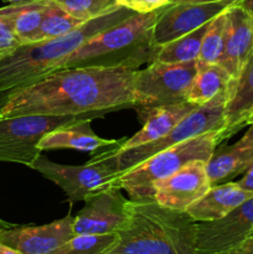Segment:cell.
I'll return each instance as SVG.
<instances>
[{"label": "cell", "instance_id": "obj_1", "mask_svg": "<svg viewBox=\"0 0 253 254\" xmlns=\"http://www.w3.org/2000/svg\"><path fill=\"white\" fill-rule=\"evenodd\" d=\"M135 72L126 67L60 68L12 94L0 108V118L88 114L102 118L134 108Z\"/></svg>", "mask_w": 253, "mask_h": 254}, {"label": "cell", "instance_id": "obj_2", "mask_svg": "<svg viewBox=\"0 0 253 254\" xmlns=\"http://www.w3.org/2000/svg\"><path fill=\"white\" fill-rule=\"evenodd\" d=\"M133 14L135 11L118 5L111 11L86 21L71 34L20 45L0 62V108L14 93L61 68L62 62L89 37Z\"/></svg>", "mask_w": 253, "mask_h": 254}, {"label": "cell", "instance_id": "obj_3", "mask_svg": "<svg viewBox=\"0 0 253 254\" xmlns=\"http://www.w3.org/2000/svg\"><path fill=\"white\" fill-rule=\"evenodd\" d=\"M196 223L186 211L130 200L128 223L106 254H200Z\"/></svg>", "mask_w": 253, "mask_h": 254}, {"label": "cell", "instance_id": "obj_4", "mask_svg": "<svg viewBox=\"0 0 253 254\" xmlns=\"http://www.w3.org/2000/svg\"><path fill=\"white\" fill-rule=\"evenodd\" d=\"M163 7L146 14L135 12L97 32L62 62L61 68L126 67L138 69L143 64H151L160 49L154 42L153 30Z\"/></svg>", "mask_w": 253, "mask_h": 254}, {"label": "cell", "instance_id": "obj_5", "mask_svg": "<svg viewBox=\"0 0 253 254\" xmlns=\"http://www.w3.org/2000/svg\"><path fill=\"white\" fill-rule=\"evenodd\" d=\"M221 143L220 130L208 131L170 146L128 171L119 179V186L133 201H154L155 185L193 160L207 163Z\"/></svg>", "mask_w": 253, "mask_h": 254}, {"label": "cell", "instance_id": "obj_6", "mask_svg": "<svg viewBox=\"0 0 253 254\" xmlns=\"http://www.w3.org/2000/svg\"><path fill=\"white\" fill-rule=\"evenodd\" d=\"M31 169L60 186L71 205L79 201L84 202L91 196L108 189H121L122 171L111 149L93 154L91 160L83 165H62L40 155Z\"/></svg>", "mask_w": 253, "mask_h": 254}, {"label": "cell", "instance_id": "obj_7", "mask_svg": "<svg viewBox=\"0 0 253 254\" xmlns=\"http://www.w3.org/2000/svg\"><path fill=\"white\" fill-rule=\"evenodd\" d=\"M198 71L197 61L164 64L153 61L136 69L134 77V108L139 118L154 109L188 101L191 83Z\"/></svg>", "mask_w": 253, "mask_h": 254}, {"label": "cell", "instance_id": "obj_8", "mask_svg": "<svg viewBox=\"0 0 253 254\" xmlns=\"http://www.w3.org/2000/svg\"><path fill=\"white\" fill-rule=\"evenodd\" d=\"M233 84V83H232ZM231 88L221 92L212 101L197 107L195 111L181 119L166 135L151 143L136 146L124 151H116V148L111 149L112 155L116 159L117 166L122 174L151 158L155 154L178 145L188 139L198 136L201 134L213 130H221L225 126V107L231 94ZM119 148V146H118Z\"/></svg>", "mask_w": 253, "mask_h": 254}, {"label": "cell", "instance_id": "obj_9", "mask_svg": "<svg viewBox=\"0 0 253 254\" xmlns=\"http://www.w3.org/2000/svg\"><path fill=\"white\" fill-rule=\"evenodd\" d=\"M96 116H19L0 118V163L21 164L31 169L41 155L39 144L50 131Z\"/></svg>", "mask_w": 253, "mask_h": 254}, {"label": "cell", "instance_id": "obj_10", "mask_svg": "<svg viewBox=\"0 0 253 254\" xmlns=\"http://www.w3.org/2000/svg\"><path fill=\"white\" fill-rule=\"evenodd\" d=\"M241 0H221L211 2H180L163 7L153 30L156 46L161 47L173 40L200 29L212 21Z\"/></svg>", "mask_w": 253, "mask_h": 254}, {"label": "cell", "instance_id": "obj_11", "mask_svg": "<svg viewBox=\"0 0 253 254\" xmlns=\"http://www.w3.org/2000/svg\"><path fill=\"white\" fill-rule=\"evenodd\" d=\"M130 200L122 195V189L101 191L84 201L73 220L76 235H109L123 230L129 221Z\"/></svg>", "mask_w": 253, "mask_h": 254}, {"label": "cell", "instance_id": "obj_12", "mask_svg": "<svg viewBox=\"0 0 253 254\" xmlns=\"http://www.w3.org/2000/svg\"><path fill=\"white\" fill-rule=\"evenodd\" d=\"M253 231V196L216 221L196 223V247L200 254H220L250 238Z\"/></svg>", "mask_w": 253, "mask_h": 254}, {"label": "cell", "instance_id": "obj_13", "mask_svg": "<svg viewBox=\"0 0 253 254\" xmlns=\"http://www.w3.org/2000/svg\"><path fill=\"white\" fill-rule=\"evenodd\" d=\"M73 220L67 215L42 226L11 225L0 232V242L21 254H51L74 236Z\"/></svg>", "mask_w": 253, "mask_h": 254}, {"label": "cell", "instance_id": "obj_14", "mask_svg": "<svg viewBox=\"0 0 253 254\" xmlns=\"http://www.w3.org/2000/svg\"><path fill=\"white\" fill-rule=\"evenodd\" d=\"M211 188L206 161L193 160L155 185L154 200L160 206L186 211Z\"/></svg>", "mask_w": 253, "mask_h": 254}, {"label": "cell", "instance_id": "obj_15", "mask_svg": "<svg viewBox=\"0 0 253 254\" xmlns=\"http://www.w3.org/2000/svg\"><path fill=\"white\" fill-rule=\"evenodd\" d=\"M226 15L225 47L220 64L233 79H237L253 54V17L241 2L228 7Z\"/></svg>", "mask_w": 253, "mask_h": 254}, {"label": "cell", "instance_id": "obj_16", "mask_svg": "<svg viewBox=\"0 0 253 254\" xmlns=\"http://www.w3.org/2000/svg\"><path fill=\"white\" fill-rule=\"evenodd\" d=\"M253 163V124L245 135L230 146H216L206 163L211 186L227 183L235 176L245 174Z\"/></svg>", "mask_w": 253, "mask_h": 254}, {"label": "cell", "instance_id": "obj_17", "mask_svg": "<svg viewBox=\"0 0 253 254\" xmlns=\"http://www.w3.org/2000/svg\"><path fill=\"white\" fill-rule=\"evenodd\" d=\"M92 119H84L71 126L62 127L50 131L41 139L39 148L45 150H60V149H74V150L101 153L107 149L121 146L126 139L109 140L97 135L91 128Z\"/></svg>", "mask_w": 253, "mask_h": 254}, {"label": "cell", "instance_id": "obj_18", "mask_svg": "<svg viewBox=\"0 0 253 254\" xmlns=\"http://www.w3.org/2000/svg\"><path fill=\"white\" fill-rule=\"evenodd\" d=\"M253 116V54L235 79L231 94L225 107V126L220 133V140L231 138L245 126H248Z\"/></svg>", "mask_w": 253, "mask_h": 254}, {"label": "cell", "instance_id": "obj_19", "mask_svg": "<svg viewBox=\"0 0 253 254\" xmlns=\"http://www.w3.org/2000/svg\"><path fill=\"white\" fill-rule=\"evenodd\" d=\"M252 196L253 192L243 190L236 183L218 184L211 186L202 197L189 206L186 212L196 222L216 221L225 217Z\"/></svg>", "mask_w": 253, "mask_h": 254}, {"label": "cell", "instance_id": "obj_20", "mask_svg": "<svg viewBox=\"0 0 253 254\" xmlns=\"http://www.w3.org/2000/svg\"><path fill=\"white\" fill-rule=\"evenodd\" d=\"M197 107L200 106H196V104L186 101L183 103L161 107V108L149 112L145 116L139 118L144 123L143 128L133 136L126 139L119 148H116V151L129 150V149L136 148V146L144 145V144L163 138L181 119L195 111Z\"/></svg>", "mask_w": 253, "mask_h": 254}, {"label": "cell", "instance_id": "obj_21", "mask_svg": "<svg viewBox=\"0 0 253 254\" xmlns=\"http://www.w3.org/2000/svg\"><path fill=\"white\" fill-rule=\"evenodd\" d=\"M50 0H31L0 7V17L9 25L21 45L31 44L41 25L44 11Z\"/></svg>", "mask_w": 253, "mask_h": 254}, {"label": "cell", "instance_id": "obj_22", "mask_svg": "<svg viewBox=\"0 0 253 254\" xmlns=\"http://www.w3.org/2000/svg\"><path fill=\"white\" fill-rule=\"evenodd\" d=\"M235 79L221 64H208L198 67V71L191 83L188 102L202 106L212 101L221 92L232 86Z\"/></svg>", "mask_w": 253, "mask_h": 254}, {"label": "cell", "instance_id": "obj_23", "mask_svg": "<svg viewBox=\"0 0 253 254\" xmlns=\"http://www.w3.org/2000/svg\"><path fill=\"white\" fill-rule=\"evenodd\" d=\"M211 21L203 25L200 29L186 34L179 39L173 40L159 49L154 61L164 62V64H181V62L197 61L200 55L201 45L203 36L208 30Z\"/></svg>", "mask_w": 253, "mask_h": 254}, {"label": "cell", "instance_id": "obj_24", "mask_svg": "<svg viewBox=\"0 0 253 254\" xmlns=\"http://www.w3.org/2000/svg\"><path fill=\"white\" fill-rule=\"evenodd\" d=\"M84 22L86 21L73 17L68 12L64 11L54 0H50L49 5L44 11L41 25H40L32 42L57 39V37L68 35L74 30L79 29Z\"/></svg>", "mask_w": 253, "mask_h": 254}, {"label": "cell", "instance_id": "obj_25", "mask_svg": "<svg viewBox=\"0 0 253 254\" xmlns=\"http://www.w3.org/2000/svg\"><path fill=\"white\" fill-rule=\"evenodd\" d=\"M226 25H227V15H226L225 10L222 14L216 16L211 21L208 30L203 36L200 55L197 57L198 67L208 66V64H220L223 47H225Z\"/></svg>", "mask_w": 253, "mask_h": 254}, {"label": "cell", "instance_id": "obj_26", "mask_svg": "<svg viewBox=\"0 0 253 254\" xmlns=\"http://www.w3.org/2000/svg\"><path fill=\"white\" fill-rule=\"evenodd\" d=\"M118 241V233L76 235L51 254H106Z\"/></svg>", "mask_w": 253, "mask_h": 254}, {"label": "cell", "instance_id": "obj_27", "mask_svg": "<svg viewBox=\"0 0 253 254\" xmlns=\"http://www.w3.org/2000/svg\"><path fill=\"white\" fill-rule=\"evenodd\" d=\"M54 1L69 15L83 21L101 16L119 5L117 0H54Z\"/></svg>", "mask_w": 253, "mask_h": 254}, {"label": "cell", "instance_id": "obj_28", "mask_svg": "<svg viewBox=\"0 0 253 254\" xmlns=\"http://www.w3.org/2000/svg\"><path fill=\"white\" fill-rule=\"evenodd\" d=\"M21 45L11 27L0 17V62Z\"/></svg>", "mask_w": 253, "mask_h": 254}, {"label": "cell", "instance_id": "obj_29", "mask_svg": "<svg viewBox=\"0 0 253 254\" xmlns=\"http://www.w3.org/2000/svg\"><path fill=\"white\" fill-rule=\"evenodd\" d=\"M169 2L170 0H126L123 5L139 14H146L165 6Z\"/></svg>", "mask_w": 253, "mask_h": 254}, {"label": "cell", "instance_id": "obj_30", "mask_svg": "<svg viewBox=\"0 0 253 254\" xmlns=\"http://www.w3.org/2000/svg\"><path fill=\"white\" fill-rule=\"evenodd\" d=\"M240 188H242L243 190L248 191V192H253V163L251 164L250 168L245 171L243 174V178L241 180L236 181Z\"/></svg>", "mask_w": 253, "mask_h": 254}, {"label": "cell", "instance_id": "obj_31", "mask_svg": "<svg viewBox=\"0 0 253 254\" xmlns=\"http://www.w3.org/2000/svg\"><path fill=\"white\" fill-rule=\"evenodd\" d=\"M220 254H253V238H248L232 250H228Z\"/></svg>", "mask_w": 253, "mask_h": 254}, {"label": "cell", "instance_id": "obj_32", "mask_svg": "<svg viewBox=\"0 0 253 254\" xmlns=\"http://www.w3.org/2000/svg\"><path fill=\"white\" fill-rule=\"evenodd\" d=\"M241 5L253 17V0H241Z\"/></svg>", "mask_w": 253, "mask_h": 254}, {"label": "cell", "instance_id": "obj_33", "mask_svg": "<svg viewBox=\"0 0 253 254\" xmlns=\"http://www.w3.org/2000/svg\"><path fill=\"white\" fill-rule=\"evenodd\" d=\"M0 254H21V253L17 252L16 250H14V248L9 247V246L0 242Z\"/></svg>", "mask_w": 253, "mask_h": 254}, {"label": "cell", "instance_id": "obj_34", "mask_svg": "<svg viewBox=\"0 0 253 254\" xmlns=\"http://www.w3.org/2000/svg\"><path fill=\"white\" fill-rule=\"evenodd\" d=\"M221 1V0H170L169 4H180V2H211Z\"/></svg>", "mask_w": 253, "mask_h": 254}, {"label": "cell", "instance_id": "obj_35", "mask_svg": "<svg viewBox=\"0 0 253 254\" xmlns=\"http://www.w3.org/2000/svg\"><path fill=\"white\" fill-rule=\"evenodd\" d=\"M5 2H9L10 4H21V2H27V1H31V0H2Z\"/></svg>", "mask_w": 253, "mask_h": 254}, {"label": "cell", "instance_id": "obj_36", "mask_svg": "<svg viewBox=\"0 0 253 254\" xmlns=\"http://www.w3.org/2000/svg\"><path fill=\"white\" fill-rule=\"evenodd\" d=\"M9 226H11V223L6 222V221H4V220H1V218H0V232H1L4 228L9 227Z\"/></svg>", "mask_w": 253, "mask_h": 254}, {"label": "cell", "instance_id": "obj_37", "mask_svg": "<svg viewBox=\"0 0 253 254\" xmlns=\"http://www.w3.org/2000/svg\"><path fill=\"white\" fill-rule=\"evenodd\" d=\"M124 1H126V0H117V2H118L119 5H123Z\"/></svg>", "mask_w": 253, "mask_h": 254}, {"label": "cell", "instance_id": "obj_38", "mask_svg": "<svg viewBox=\"0 0 253 254\" xmlns=\"http://www.w3.org/2000/svg\"><path fill=\"white\" fill-rule=\"evenodd\" d=\"M250 124H253V116L251 117V119H250V123H248V126H250Z\"/></svg>", "mask_w": 253, "mask_h": 254}, {"label": "cell", "instance_id": "obj_39", "mask_svg": "<svg viewBox=\"0 0 253 254\" xmlns=\"http://www.w3.org/2000/svg\"><path fill=\"white\" fill-rule=\"evenodd\" d=\"M250 238H253V231H252V232H251V235H250Z\"/></svg>", "mask_w": 253, "mask_h": 254}]
</instances>
